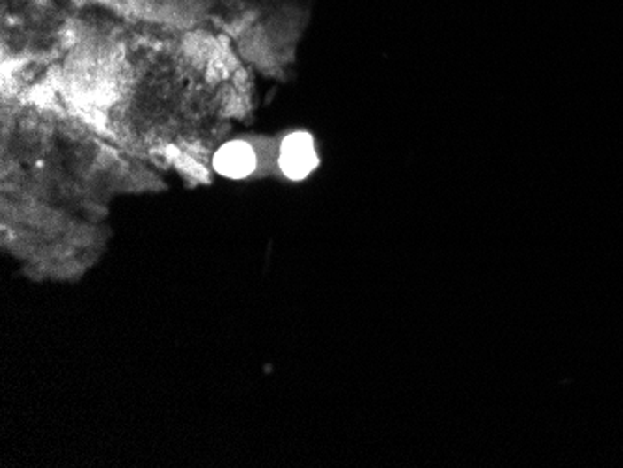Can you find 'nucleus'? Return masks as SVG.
I'll return each instance as SVG.
<instances>
[{"mask_svg": "<svg viewBox=\"0 0 623 468\" xmlns=\"http://www.w3.org/2000/svg\"><path fill=\"white\" fill-rule=\"evenodd\" d=\"M319 165V157L315 152V144L310 133L297 131L282 140L278 167L284 176L300 182L308 177Z\"/></svg>", "mask_w": 623, "mask_h": 468, "instance_id": "obj_1", "label": "nucleus"}, {"mask_svg": "<svg viewBox=\"0 0 623 468\" xmlns=\"http://www.w3.org/2000/svg\"><path fill=\"white\" fill-rule=\"evenodd\" d=\"M213 167L230 179H243L256 168V153L246 142H228L213 157Z\"/></svg>", "mask_w": 623, "mask_h": 468, "instance_id": "obj_2", "label": "nucleus"}]
</instances>
